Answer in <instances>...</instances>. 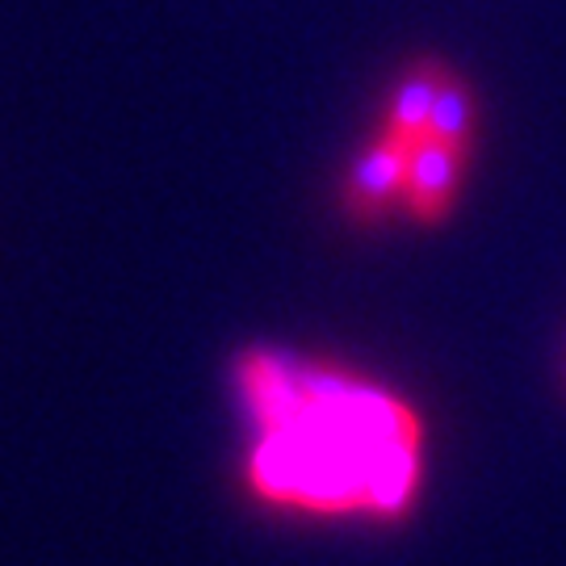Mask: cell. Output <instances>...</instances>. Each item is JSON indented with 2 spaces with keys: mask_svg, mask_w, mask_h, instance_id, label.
Instances as JSON below:
<instances>
[{
  "mask_svg": "<svg viewBox=\"0 0 566 566\" xmlns=\"http://www.w3.org/2000/svg\"><path fill=\"white\" fill-rule=\"evenodd\" d=\"M264 437L248 458L252 491L303 512H403L420 474V428L403 403L332 369H298L273 353L240 361Z\"/></svg>",
  "mask_w": 566,
  "mask_h": 566,
  "instance_id": "cell-1",
  "label": "cell"
},
{
  "mask_svg": "<svg viewBox=\"0 0 566 566\" xmlns=\"http://www.w3.org/2000/svg\"><path fill=\"white\" fill-rule=\"evenodd\" d=\"M411 147L416 143H403L399 135L382 130V139H374L353 160L348 181H344V210H348V219H357V223H378L382 219L386 206L403 193Z\"/></svg>",
  "mask_w": 566,
  "mask_h": 566,
  "instance_id": "cell-2",
  "label": "cell"
},
{
  "mask_svg": "<svg viewBox=\"0 0 566 566\" xmlns=\"http://www.w3.org/2000/svg\"><path fill=\"white\" fill-rule=\"evenodd\" d=\"M462 160L465 147H453V143L441 139H420L411 147L403 198L420 223H441L449 214L453 193H458V177H462Z\"/></svg>",
  "mask_w": 566,
  "mask_h": 566,
  "instance_id": "cell-3",
  "label": "cell"
},
{
  "mask_svg": "<svg viewBox=\"0 0 566 566\" xmlns=\"http://www.w3.org/2000/svg\"><path fill=\"white\" fill-rule=\"evenodd\" d=\"M446 81V67L441 63H416L407 72L395 97H390V109H386V130L399 135L403 143H420L428 130V114H432V102H437V88Z\"/></svg>",
  "mask_w": 566,
  "mask_h": 566,
  "instance_id": "cell-4",
  "label": "cell"
},
{
  "mask_svg": "<svg viewBox=\"0 0 566 566\" xmlns=\"http://www.w3.org/2000/svg\"><path fill=\"white\" fill-rule=\"evenodd\" d=\"M470 118H474V109H470V88H465L462 76L446 72V81L437 88V102H432V114H428L424 139H441V143H453V147H465V139H470Z\"/></svg>",
  "mask_w": 566,
  "mask_h": 566,
  "instance_id": "cell-5",
  "label": "cell"
}]
</instances>
